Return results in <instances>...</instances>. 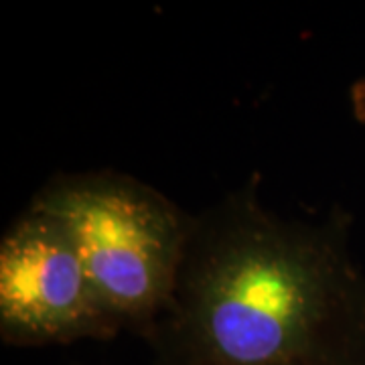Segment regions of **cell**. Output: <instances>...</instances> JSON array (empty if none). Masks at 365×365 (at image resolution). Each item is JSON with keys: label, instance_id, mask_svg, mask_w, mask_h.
<instances>
[{"label": "cell", "instance_id": "obj_4", "mask_svg": "<svg viewBox=\"0 0 365 365\" xmlns=\"http://www.w3.org/2000/svg\"><path fill=\"white\" fill-rule=\"evenodd\" d=\"M359 91H361V93H364V102H361V104H365V88H364V90H359Z\"/></svg>", "mask_w": 365, "mask_h": 365}, {"label": "cell", "instance_id": "obj_2", "mask_svg": "<svg viewBox=\"0 0 365 365\" xmlns=\"http://www.w3.org/2000/svg\"><path fill=\"white\" fill-rule=\"evenodd\" d=\"M29 205L66 227L120 331L146 339L173 299L193 215L118 170L59 173Z\"/></svg>", "mask_w": 365, "mask_h": 365}, {"label": "cell", "instance_id": "obj_1", "mask_svg": "<svg viewBox=\"0 0 365 365\" xmlns=\"http://www.w3.org/2000/svg\"><path fill=\"white\" fill-rule=\"evenodd\" d=\"M155 365H365V272L341 222L282 217L244 187L193 215L146 337Z\"/></svg>", "mask_w": 365, "mask_h": 365}, {"label": "cell", "instance_id": "obj_3", "mask_svg": "<svg viewBox=\"0 0 365 365\" xmlns=\"http://www.w3.org/2000/svg\"><path fill=\"white\" fill-rule=\"evenodd\" d=\"M120 327L91 287L55 217L26 205L0 242V337L13 347L116 337Z\"/></svg>", "mask_w": 365, "mask_h": 365}]
</instances>
